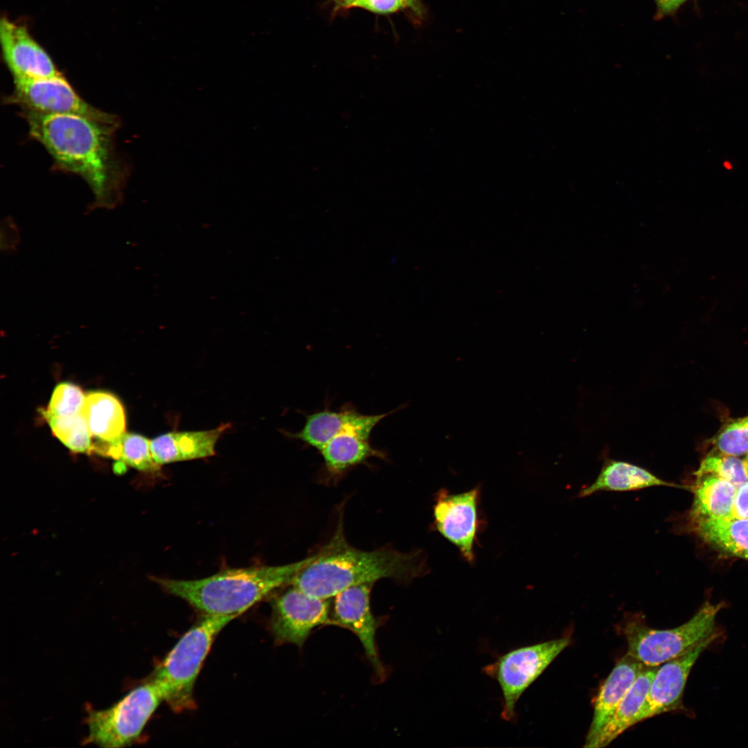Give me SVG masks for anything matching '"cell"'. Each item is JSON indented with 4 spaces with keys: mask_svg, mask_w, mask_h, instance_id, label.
I'll list each match as a JSON object with an SVG mask.
<instances>
[{
    "mask_svg": "<svg viewBox=\"0 0 748 748\" xmlns=\"http://www.w3.org/2000/svg\"><path fill=\"white\" fill-rule=\"evenodd\" d=\"M722 603H704L686 623L674 628L657 630L643 621L625 623L623 632L627 654L647 666H659L691 650L716 631L715 618Z\"/></svg>",
    "mask_w": 748,
    "mask_h": 748,
    "instance_id": "5",
    "label": "cell"
},
{
    "mask_svg": "<svg viewBox=\"0 0 748 748\" xmlns=\"http://www.w3.org/2000/svg\"><path fill=\"white\" fill-rule=\"evenodd\" d=\"M715 631L683 654L660 666L652 680L636 723L664 713L682 709V697L688 677L694 664L718 638Z\"/></svg>",
    "mask_w": 748,
    "mask_h": 748,
    "instance_id": "11",
    "label": "cell"
},
{
    "mask_svg": "<svg viewBox=\"0 0 748 748\" xmlns=\"http://www.w3.org/2000/svg\"><path fill=\"white\" fill-rule=\"evenodd\" d=\"M731 515L736 518H748V481L738 488Z\"/></svg>",
    "mask_w": 748,
    "mask_h": 748,
    "instance_id": "29",
    "label": "cell"
},
{
    "mask_svg": "<svg viewBox=\"0 0 748 748\" xmlns=\"http://www.w3.org/2000/svg\"><path fill=\"white\" fill-rule=\"evenodd\" d=\"M0 40L4 60L14 80L44 79L62 75L48 53L24 27L2 18Z\"/></svg>",
    "mask_w": 748,
    "mask_h": 748,
    "instance_id": "13",
    "label": "cell"
},
{
    "mask_svg": "<svg viewBox=\"0 0 748 748\" xmlns=\"http://www.w3.org/2000/svg\"><path fill=\"white\" fill-rule=\"evenodd\" d=\"M12 95L6 98L21 109L50 114L81 116L118 126V118L89 105L61 75L35 80H15Z\"/></svg>",
    "mask_w": 748,
    "mask_h": 748,
    "instance_id": "8",
    "label": "cell"
},
{
    "mask_svg": "<svg viewBox=\"0 0 748 748\" xmlns=\"http://www.w3.org/2000/svg\"><path fill=\"white\" fill-rule=\"evenodd\" d=\"M162 701L161 691L151 679L111 707L90 711L86 720L89 729L86 742L112 748L130 745L139 737Z\"/></svg>",
    "mask_w": 748,
    "mask_h": 748,
    "instance_id": "6",
    "label": "cell"
},
{
    "mask_svg": "<svg viewBox=\"0 0 748 748\" xmlns=\"http://www.w3.org/2000/svg\"><path fill=\"white\" fill-rule=\"evenodd\" d=\"M269 627L275 643L301 648L317 627L332 625L328 599L309 595L292 585L271 603Z\"/></svg>",
    "mask_w": 748,
    "mask_h": 748,
    "instance_id": "9",
    "label": "cell"
},
{
    "mask_svg": "<svg viewBox=\"0 0 748 748\" xmlns=\"http://www.w3.org/2000/svg\"><path fill=\"white\" fill-rule=\"evenodd\" d=\"M82 413L92 436V445L116 441L126 432L123 407L111 393L99 391L88 393Z\"/></svg>",
    "mask_w": 748,
    "mask_h": 748,
    "instance_id": "18",
    "label": "cell"
},
{
    "mask_svg": "<svg viewBox=\"0 0 748 748\" xmlns=\"http://www.w3.org/2000/svg\"><path fill=\"white\" fill-rule=\"evenodd\" d=\"M393 413L364 415L359 422L332 438L320 451L328 472L338 475L370 458H383L385 454L374 448L369 439L375 427Z\"/></svg>",
    "mask_w": 748,
    "mask_h": 748,
    "instance_id": "14",
    "label": "cell"
},
{
    "mask_svg": "<svg viewBox=\"0 0 748 748\" xmlns=\"http://www.w3.org/2000/svg\"><path fill=\"white\" fill-rule=\"evenodd\" d=\"M722 166L727 170H732L733 167V163L729 160H724L722 163Z\"/></svg>",
    "mask_w": 748,
    "mask_h": 748,
    "instance_id": "31",
    "label": "cell"
},
{
    "mask_svg": "<svg viewBox=\"0 0 748 748\" xmlns=\"http://www.w3.org/2000/svg\"><path fill=\"white\" fill-rule=\"evenodd\" d=\"M339 527L330 540L294 577L293 585L312 596L329 599L342 591L383 578L408 582L427 572L420 551L402 553L393 549L371 551L352 546Z\"/></svg>",
    "mask_w": 748,
    "mask_h": 748,
    "instance_id": "2",
    "label": "cell"
},
{
    "mask_svg": "<svg viewBox=\"0 0 748 748\" xmlns=\"http://www.w3.org/2000/svg\"><path fill=\"white\" fill-rule=\"evenodd\" d=\"M310 559L285 565L226 569L197 580H154L203 614L236 618L278 588L291 584Z\"/></svg>",
    "mask_w": 748,
    "mask_h": 748,
    "instance_id": "3",
    "label": "cell"
},
{
    "mask_svg": "<svg viewBox=\"0 0 748 748\" xmlns=\"http://www.w3.org/2000/svg\"><path fill=\"white\" fill-rule=\"evenodd\" d=\"M695 530L706 543L725 553L748 560V518H700Z\"/></svg>",
    "mask_w": 748,
    "mask_h": 748,
    "instance_id": "20",
    "label": "cell"
},
{
    "mask_svg": "<svg viewBox=\"0 0 748 748\" xmlns=\"http://www.w3.org/2000/svg\"><path fill=\"white\" fill-rule=\"evenodd\" d=\"M479 495L478 488L460 493L442 490L433 508L436 529L469 562L474 560V546L480 524Z\"/></svg>",
    "mask_w": 748,
    "mask_h": 748,
    "instance_id": "10",
    "label": "cell"
},
{
    "mask_svg": "<svg viewBox=\"0 0 748 748\" xmlns=\"http://www.w3.org/2000/svg\"><path fill=\"white\" fill-rule=\"evenodd\" d=\"M562 637L513 649L484 666V674L495 679L502 695L501 718L514 722L516 705L529 686L569 645Z\"/></svg>",
    "mask_w": 748,
    "mask_h": 748,
    "instance_id": "7",
    "label": "cell"
},
{
    "mask_svg": "<svg viewBox=\"0 0 748 748\" xmlns=\"http://www.w3.org/2000/svg\"><path fill=\"white\" fill-rule=\"evenodd\" d=\"M344 6H353L357 0H339Z\"/></svg>",
    "mask_w": 748,
    "mask_h": 748,
    "instance_id": "32",
    "label": "cell"
},
{
    "mask_svg": "<svg viewBox=\"0 0 748 748\" xmlns=\"http://www.w3.org/2000/svg\"><path fill=\"white\" fill-rule=\"evenodd\" d=\"M695 474L697 477L714 475L731 482L737 488L748 481L743 461L717 451L709 453L703 459Z\"/></svg>",
    "mask_w": 748,
    "mask_h": 748,
    "instance_id": "24",
    "label": "cell"
},
{
    "mask_svg": "<svg viewBox=\"0 0 748 748\" xmlns=\"http://www.w3.org/2000/svg\"><path fill=\"white\" fill-rule=\"evenodd\" d=\"M745 470L748 477V454L743 461Z\"/></svg>",
    "mask_w": 748,
    "mask_h": 748,
    "instance_id": "33",
    "label": "cell"
},
{
    "mask_svg": "<svg viewBox=\"0 0 748 748\" xmlns=\"http://www.w3.org/2000/svg\"><path fill=\"white\" fill-rule=\"evenodd\" d=\"M405 1L407 2V6H414L415 3H416L418 1V0H405Z\"/></svg>",
    "mask_w": 748,
    "mask_h": 748,
    "instance_id": "34",
    "label": "cell"
},
{
    "mask_svg": "<svg viewBox=\"0 0 748 748\" xmlns=\"http://www.w3.org/2000/svg\"><path fill=\"white\" fill-rule=\"evenodd\" d=\"M21 111L29 134L51 155L56 168L82 177L96 205L117 204L126 178L114 142L118 126L77 115Z\"/></svg>",
    "mask_w": 748,
    "mask_h": 748,
    "instance_id": "1",
    "label": "cell"
},
{
    "mask_svg": "<svg viewBox=\"0 0 748 748\" xmlns=\"http://www.w3.org/2000/svg\"><path fill=\"white\" fill-rule=\"evenodd\" d=\"M150 441L142 435L125 432L122 438L121 455L118 461L140 471L157 472L161 465L152 457Z\"/></svg>",
    "mask_w": 748,
    "mask_h": 748,
    "instance_id": "25",
    "label": "cell"
},
{
    "mask_svg": "<svg viewBox=\"0 0 748 748\" xmlns=\"http://www.w3.org/2000/svg\"><path fill=\"white\" fill-rule=\"evenodd\" d=\"M644 666L627 654L616 664L595 697L592 720L585 744L591 741L606 724Z\"/></svg>",
    "mask_w": 748,
    "mask_h": 748,
    "instance_id": "16",
    "label": "cell"
},
{
    "mask_svg": "<svg viewBox=\"0 0 748 748\" xmlns=\"http://www.w3.org/2000/svg\"><path fill=\"white\" fill-rule=\"evenodd\" d=\"M737 489L731 482L714 475L697 477L691 513L692 520L732 517Z\"/></svg>",
    "mask_w": 748,
    "mask_h": 748,
    "instance_id": "22",
    "label": "cell"
},
{
    "mask_svg": "<svg viewBox=\"0 0 748 748\" xmlns=\"http://www.w3.org/2000/svg\"><path fill=\"white\" fill-rule=\"evenodd\" d=\"M657 668L658 666H644L612 715L598 734L591 741L585 744V747H606L625 731L636 724L637 715L645 702Z\"/></svg>",
    "mask_w": 748,
    "mask_h": 748,
    "instance_id": "17",
    "label": "cell"
},
{
    "mask_svg": "<svg viewBox=\"0 0 748 748\" xmlns=\"http://www.w3.org/2000/svg\"><path fill=\"white\" fill-rule=\"evenodd\" d=\"M712 440L720 453L735 456L748 453V416L727 422Z\"/></svg>",
    "mask_w": 748,
    "mask_h": 748,
    "instance_id": "26",
    "label": "cell"
},
{
    "mask_svg": "<svg viewBox=\"0 0 748 748\" xmlns=\"http://www.w3.org/2000/svg\"><path fill=\"white\" fill-rule=\"evenodd\" d=\"M53 434L65 446L74 452H92V436L82 413L67 417H57L42 411Z\"/></svg>",
    "mask_w": 748,
    "mask_h": 748,
    "instance_id": "23",
    "label": "cell"
},
{
    "mask_svg": "<svg viewBox=\"0 0 748 748\" xmlns=\"http://www.w3.org/2000/svg\"><path fill=\"white\" fill-rule=\"evenodd\" d=\"M407 6L405 0H357L353 6L385 14L395 12Z\"/></svg>",
    "mask_w": 748,
    "mask_h": 748,
    "instance_id": "28",
    "label": "cell"
},
{
    "mask_svg": "<svg viewBox=\"0 0 748 748\" xmlns=\"http://www.w3.org/2000/svg\"><path fill=\"white\" fill-rule=\"evenodd\" d=\"M235 618L203 614L157 668L152 679L175 712L195 708L194 687L203 663L216 636Z\"/></svg>",
    "mask_w": 748,
    "mask_h": 748,
    "instance_id": "4",
    "label": "cell"
},
{
    "mask_svg": "<svg viewBox=\"0 0 748 748\" xmlns=\"http://www.w3.org/2000/svg\"><path fill=\"white\" fill-rule=\"evenodd\" d=\"M661 486H678L659 478L649 470L636 465L607 459L594 482L582 488L578 497H587L602 490L621 492Z\"/></svg>",
    "mask_w": 748,
    "mask_h": 748,
    "instance_id": "19",
    "label": "cell"
},
{
    "mask_svg": "<svg viewBox=\"0 0 748 748\" xmlns=\"http://www.w3.org/2000/svg\"><path fill=\"white\" fill-rule=\"evenodd\" d=\"M364 416L350 408L339 411L323 409L305 415L303 428L287 434L320 452L332 438L359 422Z\"/></svg>",
    "mask_w": 748,
    "mask_h": 748,
    "instance_id": "21",
    "label": "cell"
},
{
    "mask_svg": "<svg viewBox=\"0 0 748 748\" xmlns=\"http://www.w3.org/2000/svg\"><path fill=\"white\" fill-rule=\"evenodd\" d=\"M374 583L349 587L335 596L332 625L347 628L360 641L377 677L383 680L385 670L380 661L375 641L377 623L370 605Z\"/></svg>",
    "mask_w": 748,
    "mask_h": 748,
    "instance_id": "12",
    "label": "cell"
},
{
    "mask_svg": "<svg viewBox=\"0 0 748 748\" xmlns=\"http://www.w3.org/2000/svg\"><path fill=\"white\" fill-rule=\"evenodd\" d=\"M658 11L661 15L675 12L686 0H654Z\"/></svg>",
    "mask_w": 748,
    "mask_h": 748,
    "instance_id": "30",
    "label": "cell"
},
{
    "mask_svg": "<svg viewBox=\"0 0 748 748\" xmlns=\"http://www.w3.org/2000/svg\"><path fill=\"white\" fill-rule=\"evenodd\" d=\"M86 395L77 385L70 382L58 384L53 390L46 409L42 411L57 417H67L81 413Z\"/></svg>",
    "mask_w": 748,
    "mask_h": 748,
    "instance_id": "27",
    "label": "cell"
},
{
    "mask_svg": "<svg viewBox=\"0 0 748 748\" xmlns=\"http://www.w3.org/2000/svg\"><path fill=\"white\" fill-rule=\"evenodd\" d=\"M229 427V423H222L208 430L163 434L150 441L152 457L157 463L163 465L212 456L215 454L218 440Z\"/></svg>",
    "mask_w": 748,
    "mask_h": 748,
    "instance_id": "15",
    "label": "cell"
}]
</instances>
